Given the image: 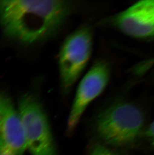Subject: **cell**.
Returning a JSON list of instances; mask_svg holds the SVG:
<instances>
[{
	"label": "cell",
	"instance_id": "cell-1",
	"mask_svg": "<svg viewBox=\"0 0 154 155\" xmlns=\"http://www.w3.org/2000/svg\"><path fill=\"white\" fill-rule=\"evenodd\" d=\"M74 7L66 1H0V24L6 36L32 44L57 33Z\"/></svg>",
	"mask_w": 154,
	"mask_h": 155
},
{
	"label": "cell",
	"instance_id": "cell-2",
	"mask_svg": "<svg viewBox=\"0 0 154 155\" xmlns=\"http://www.w3.org/2000/svg\"><path fill=\"white\" fill-rule=\"evenodd\" d=\"M144 116L139 107L120 101L102 110L96 118L98 136L105 143L116 147L132 145L142 134Z\"/></svg>",
	"mask_w": 154,
	"mask_h": 155
},
{
	"label": "cell",
	"instance_id": "cell-3",
	"mask_svg": "<svg viewBox=\"0 0 154 155\" xmlns=\"http://www.w3.org/2000/svg\"><path fill=\"white\" fill-rule=\"evenodd\" d=\"M93 33L89 27L79 28L66 37L59 55L60 82L68 92L79 78L89 62L93 50Z\"/></svg>",
	"mask_w": 154,
	"mask_h": 155
},
{
	"label": "cell",
	"instance_id": "cell-4",
	"mask_svg": "<svg viewBox=\"0 0 154 155\" xmlns=\"http://www.w3.org/2000/svg\"><path fill=\"white\" fill-rule=\"evenodd\" d=\"M25 131L27 148L31 155H57L55 144L45 111L38 99L31 94L19 101Z\"/></svg>",
	"mask_w": 154,
	"mask_h": 155
},
{
	"label": "cell",
	"instance_id": "cell-5",
	"mask_svg": "<svg viewBox=\"0 0 154 155\" xmlns=\"http://www.w3.org/2000/svg\"><path fill=\"white\" fill-rule=\"evenodd\" d=\"M110 65L105 60L93 65L79 84L67 121V132L72 133L88 105L100 96L108 85Z\"/></svg>",
	"mask_w": 154,
	"mask_h": 155
},
{
	"label": "cell",
	"instance_id": "cell-6",
	"mask_svg": "<svg viewBox=\"0 0 154 155\" xmlns=\"http://www.w3.org/2000/svg\"><path fill=\"white\" fill-rule=\"evenodd\" d=\"M103 21L104 25L115 28L131 38L154 40V0L137 2Z\"/></svg>",
	"mask_w": 154,
	"mask_h": 155
},
{
	"label": "cell",
	"instance_id": "cell-7",
	"mask_svg": "<svg viewBox=\"0 0 154 155\" xmlns=\"http://www.w3.org/2000/svg\"><path fill=\"white\" fill-rule=\"evenodd\" d=\"M0 138L16 155H23L27 148L23 124L10 97L0 91Z\"/></svg>",
	"mask_w": 154,
	"mask_h": 155
},
{
	"label": "cell",
	"instance_id": "cell-8",
	"mask_svg": "<svg viewBox=\"0 0 154 155\" xmlns=\"http://www.w3.org/2000/svg\"><path fill=\"white\" fill-rule=\"evenodd\" d=\"M143 135L147 138L154 148V120L146 130L143 132Z\"/></svg>",
	"mask_w": 154,
	"mask_h": 155
},
{
	"label": "cell",
	"instance_id": "cell-9",
	"mask_svg": "<svg viewBox=\"0 0 154 155\" xmlns=\"http://www.w3.org/2000/svg\"><path fill=\"white\" fill-rule=\"evenodd\" d=\"M90 155H115L105 147L98 145L95 147L91 153Z\"/></svg>",
	"mask_w": 154,
	"mask_h": 155
},
{
	"label": "cell",
	"instance_id": "cell-10",
	"mask_svg": "<svg viewBox=\"0 0 154 155\" xmlns=\"http://www.w3.org/2000/svg\"><path fill=\"white\" fill-rule=\"evenodd\" d=\"M0 155H16L0 138Z\"/></svg>",
	"mask_w": 154,
	"mask_h": 155
}]
</instances>
